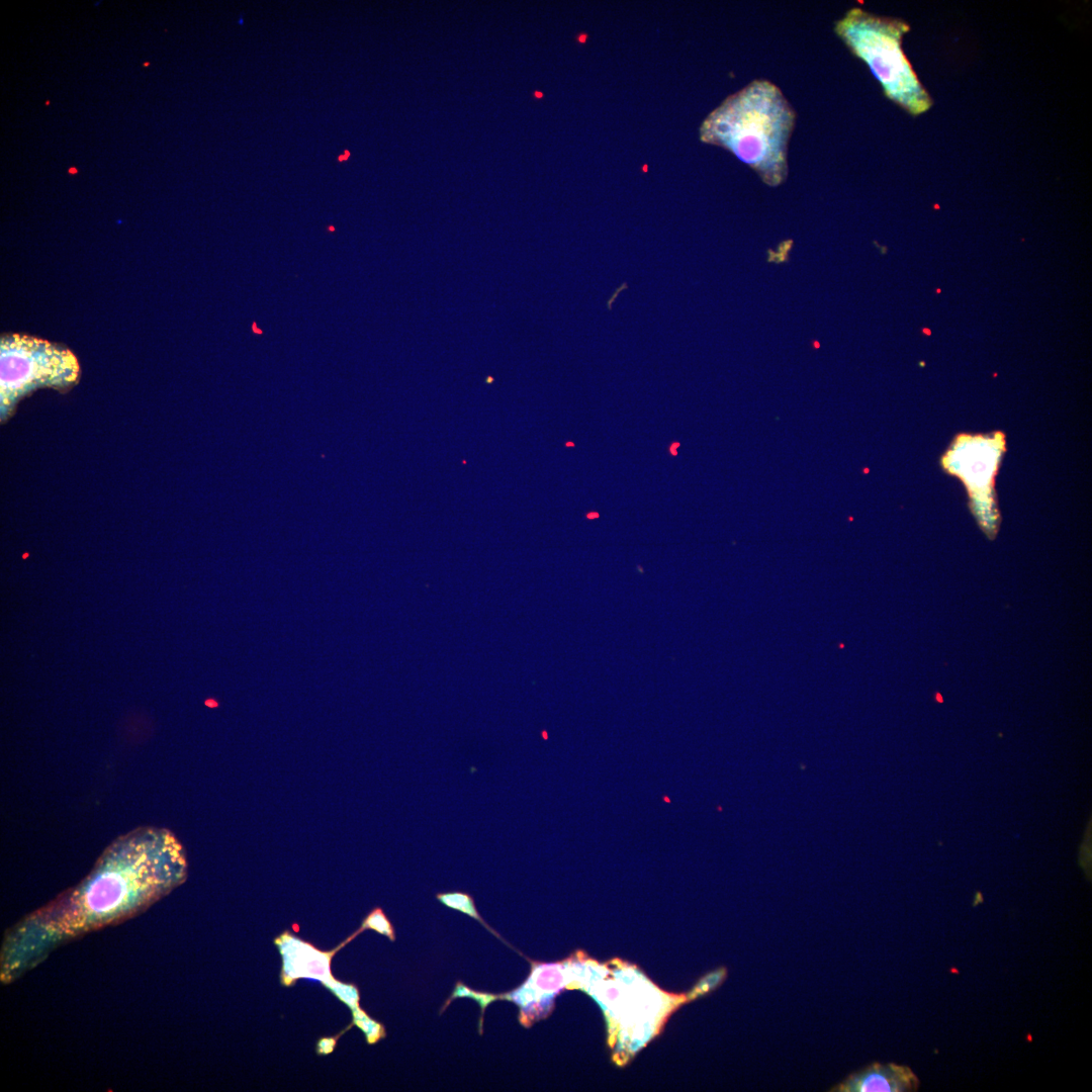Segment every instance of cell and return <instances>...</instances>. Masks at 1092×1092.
I'll return each instance as SVG.
<instances>
[{"instance_id":"8","label":"cell","mask_w":1092,"mask_h":1092,"mask_svg":"<svg viewBox=\"0 0 1092 1092\" xmlns=\"http://www.w3.org/2000/svg\"><path fill=\"white\" fill-rule=\"evenodd\" d=\"M365 928L374 929L388 936L391 940L394 939V930L392 928V925L380 907H375L365 917L361 929Z\"/></svg>"},{"instance_id":"9","label":"cell","mask_w":1092,"mask_h":1092,"mask_svg":"<svg viewBox=\"0 0 1092 1092\" xmlns=\"http://www.w3.org/2000/svg\"><path fill=\"white\" fill-rule=\"evenodd\" d=\"M726 975H727V971L724 968L717 969V970L707 974L704 978H702L698 982L696 987L693 989V991L691 992L690 998L691 999H696V998H698L700 996H703V995L713 991L719 985L722 984V982L726 978Z\"/></svg>"},{"instance_id":"2","label":"cell","mask_w":1092,"mask_h":1092,"mask_svg":"<svg viewBox=\"0 0 1092 1092\" xmlns=\"http://www.w3.org/2000/svg\"><path fill=\"white\" fill-rule=\"evenodd\" d=\"M795 121V110L780 88L755 80L707 117L701 138L732 152L766 184L776 186L788 174V144Z\"/></svg>"},{"instance_id":"3","label":"cell","mask_w":1092,"mask_h":1092,"mask_svg":"<svg viewBox=\"0 0 1092 1092\" xmlns=\"http://www.w3.org/2000/svg\"><path fill=\"white\" fill-rule=\"evenodd\" d=\"M909 26L860 8L850 9L835 23V32L880 82L886 96L913 115L931 106V99L919 82L902 50Z\"/></svg>"},{"instance_id":"1","label":"cell","mask_w":1092,"mask_h":1092,"mask_svg":"<svg viewBox=\"0 0 1092 1092\" xmlns=\"http://www.w3.org/2000/svg\"><path fill=\"white\" fill-rule=\"evenodd\" d=\"M186 876L182 844L165 828L140 827L116 838L91 874L60 908L79 927L131 914L165 895Z\"/></svg>"},{"instance_id":"10","label":"cell","mask_w":1092,"mask_h":1092,"mask_svg":"<svg viewBox=\"0 0 1092 1092\" xmlns=\"http://www.w3.org/2000/svg\"><path fill=\"white\" fill-rule=\"evenodd\" d=\"M356 1024L365 1032L368 1042L372 1043L384 1036L383 1026L370 1019L364 1012L357 1010L355 1013Z\"/></svg>"},{"instance_id":"4","label":"cell","mask_w":1092,"mask_h":1092,"mask_svg":"<svg viewBox=\"0 0 1092 1092\" xmlns=\"http://www.w3.org/2000/svg\"><path fill=\"white\" fill-rule=\"evenodd\" d=\"M0 361L2 418L33 388H68L79 375L77 359L69 350L28 336L2 338Z\"/></svg>"},{"instance_id":"5","label":"cell","mask_w":1092,"mask_h":1092,"mask_svg":"<svg viewBox=\"0 0 1092 1092\" xmlns=\"http://www.w3.org/2000/svg\"><path fill=\"white\" fill-rule=\"evenodd\" d=\"M919 1081L909 1067L897 1064L874 1063L850 1074L830 1089L833 1092H910L916 1091Z\"/></svg>"},{"instance_id":"6","label":"cell","mask_w":1092,"mask_h":1092,"mask_svg":"<svg viewBox=\"0 0 1092 1092\" xmlns=\"http://www.w3.org/2000/svg\"><path fill=\"white\" fill-rule=\"evenodd\" d=\"M436 899L447 908L459 911L482 924L488 931L493 933L497 938L502 937L484 921L479 914L473 897L463 891H449L440 892L436 894Z\"/></svg>"},{"instance_id":"7","label":"cell","mask_w":1092,"mask_h":1092,"mask_svg":"<svg viewBox=\"0 0 1092 1092\" xmlns=\"http://www.w3.org/2000/svg\"><path fill=\"white\" fill-rule=\"evenodd\" d=\"M461 997L472 998L480 1006L481 1015H480V1019H479V1033H482L484 1011H485L486 1007L488 1006V1004H490L491 1002L496 1001V1000H504L505 999L504 994H497L496 995V994H489V993H484V992H480V991H475V990H472L469 987L465 986L461 982H458L456 984L454 990H453V993L448 998L446 1003L443 1005L442 1010H445L447 1008V1006L452 1002V1000H454L456 998H461Z\"/></svg>"}]
</instances>
